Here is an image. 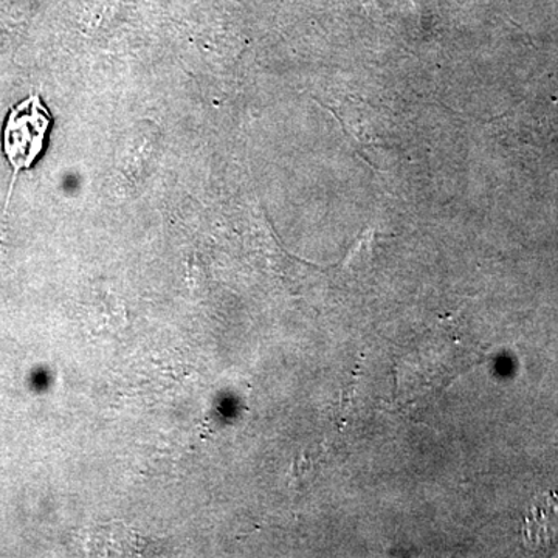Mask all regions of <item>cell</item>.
<instances>
[{
    "label": "cell",
    "mask_w": 558,
    "mask_h": 558,
    "mask_svg": "<svg viewBox=\"0 0 558 558\" xmlns=\"http://www.w3.org/2000/svg\"><path fill=\"white\" fill-rule=\"evenodd\" d=\"M52 124V114L39 94L30 95L10 109L2 131L3 156L13 170L7 207L17 176L22 171L32 170L44 154Z\"/></svg>",
    "instance_id": "cell-1"
}]
</instances>
